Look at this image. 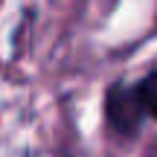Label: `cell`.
Listing matches in <instances>:
<instances>
[{
  "label": "cell",
  "instance_id": "obj_1",
  "mask_svg": "<svg viewBox=\"0 0 157 157\" xmlns=\"http://www.w3.org/2000/svg\"><path fill=\"white\" fill-rule=\"evenodd\" d=\"M143 117H146V111H143L134 87L128 90V87H122V84L111 87V93H108V119H111V125L119 134H125V137L137 134Z\"/></svg>",
  "mask_w": 157,
  "mask_h": 157
},
{
  "label": "cell",
  "instance_id": "obj_2",
  "mask_svg": "<svg viewBox=\"0 0 157 157\" xmlns=\"http://www.w3.org/2000/svg\"><path fill=\"white\" fill-rule=\"evenodd\" d=\"M134 90H137V99H140L146 117H154L157 119V70H154V73H148Z\"/></svg>",
  "mask_w": 157,
  "mask_h": 157
}]
</instances>
